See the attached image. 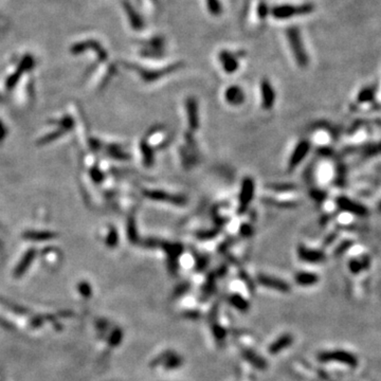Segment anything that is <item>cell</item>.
<instances>
[{"label": "cell", "mask_w": 381, "mask_h": 381, "mask_svg": "<svg viewBox=\"0 0 381 381\" xmlns=\"http://www.w3.org/2000/svg\"><path fill=\"white\" fill-rule=\"evenodd\" d=\"M286 37L287 40H288L291 53L294 55L298 66L301 68H306L309 64V56L307 54L306 48L304 47L300 29L296 27L287 29Z\"/></svg>", "instance_id": "6da1fadb"}, {"label": "cell", "mask_w": 381, "mask_h": 381, "mask_svg": "<svg viewBox=\"0 0 381 381\" xmlns=\"http://www.w3.org/2000/svg\"><path fill=\"white\" fill-rule=\"evenodd\" d=\"M315 4L306 2L301 4H278L270 9V14L278 20H286L296 16H303L313 13Z\"/></svg>", "instance_id": "7a4b0ae2"}, {"label": "cell", "mask_w": 381, "mask_h": 381, "mask_svg": "<svg viewBox=\"0 0 381 381\" xmlns=\"http://www.w3.org/2000/svg\"><path fill=\"white\" fill-rule=\"evenodd\" d=\"M182 66H183L182 62H177L171 64V65H167L166 67H162L160 69H145L137 65H133L132 68L134 70V71H137L139 73V75L141 76V79L145 81L146 83H151V82H156L164 78V76L174 73L180 68H182Z\"/></svg>", "instance_id": "3957f363"}, {"label": "cell", "mask_w": 381, "mask_h": 381, "mask_svg": "<svg viewBox=\"0 0 381 381\" xmlns=\"http://www.w3.org/2000/svg\"><path fill=\"white\" fill-rule=\"evenodd\" d=\"M255 192V182L251 177H245L243 179L242 186H240L239 196H238V208L237 213L239 215L247 212L249 206L253 200Z\"/></svg>", "instance_id": "277c9868"}, {"label": "cell", "mask_w": 381, "mask_h": 381, "mask_svg": "<svg viewBox=\"0 0 381 381\" xmlns=\"http://www.w3.org/2000/svg\"><path fill=\"white\" fill-rule=\"evenodd\" d=\"M336 206L340 211H342V212L358 216V217H366L368 213H370V211H368L365 206H363L362 203L355 201L347 196L337 197Z\"/></svg>", "instance_id": "5b68a950"}, {"label": "cell", "mask_w": 381, "mask_h": 381, "mask_svg": "<svg viewBox=\"0 0 381 381\" xmlns=\"http://www.w3.org/2000/svg\"><path fill=\"white\" fill-rule=\"evenodd\" d=\"M144 195L149 199L155 201H161V202H167L174 204L176 207H183L187 202L186 197L183 195H177L172 194L166 191L160 190H148L144 192Z\"/></svg>", "instance_id": "8992f818"}, {"label": "cell", "mask_w": 381, "mask_h": 381, "mask_svg": "<svg viewBox=\"0 0 381 381\" xmlns=\"http://www.w3.org/2000/svg\"><path fill=\"white\" fill-rule=\"evenodd\" d=\"M310 150V142L308 140H302L298 142L296 148L292 150V154L289 158L288 164H287V171L292 172L294 169L300 166L302 161L307 157L308 152Z\"/></svg>", "instance_id": "52a82bcc"}, {"label": "cell", "mask_w": 381, "mask_h": 381, "mask_svg": "<svg viewBox=\"0 0 381 381\" xmlns=\"http://www.w3.org/2000/svg\"><path fill=\"white\" fill-rule=\"evenodd\" d=\"M321 360L323 361H339L344 363L345 365H348L350 367H356L358 365V359L353 354L348 353L345 350H333V351H327L321 355Z\"/></svg>", "instance_id": "ba28073f"}, {"label": "cell", "mask_w": 381, "mask_h": 381, "mask_svg": "<svg viewBox=\"0 0 381 381\" xmlns=\"http://www.w3.org/2000/svg\"><path fill=\"white\" fill-rule=\"evenodd\" d=\"M184 105L189 130L191 132H197L199 128V108L197 99L193 97L187 98L185 99Z\"/></svg>", "instance_id": "9c48e42d"}, {"label": "cell", "mask_w": 381, "mask_h": 381, "mask_svg": "<svg viewBox=\"0 0 381 381\" xmlns=\"http://www.w3.org/2000/svg\"><path fill=\"white\" fill-rule=\"evenodd\" d=\"M262 107L266 110L271 109L275 104V90L268 79H263L260 83Z\"/></svg>", "instance_id": "30bf717a"}, {"label": "cell", "mask_w": 381, "mask_h": 381, "mask_svg": "<svg viewBox=\"0 0 381 381\" xmlns=\"http://www.w3.org/2000/svg\"><path fill=\"white\" fill-rule=\"evenodd\" d=\"M298 256L303 262L309 264H320L324 262L326 256L323 251L308 248L304 245H298Z\"/></svg>", "instance_id": "8fae6325"}, {"label": "cell", "mask_w": 381, "mask_h": 381, "mask_svg": "<svg viewBox=\"0 0 381 381\" xmlns=\"http://www.w3.org/2000/svg\"><path fill=\"white\" fill-rule=\"evenodd\" d=\"M218 61L221 64L224 71L228 74L236 72L239 68L238 55L228 50H221L218 53Z\"/></svg>", "instance_id": "7c38bea8"}, {"label": "cell", "mask_w": 381, "mask_h": 381, "mask_svg": "<svg viewBox=\"0 0 381 381\" xmlns=\"http://www.w3.org/2000/svg\"><path fill=\"white\" fill-rule=\"evenodd\" d=\"M226 102L231 106H240L246 101V95L242 87L237 85L229 86L225 91Z\"/></svg>", "instance_id": "4fadbf2b"}, {"label": "cell", "mask_w": 381, "mask_h": 381, "mask_svg": "<svg viewBox=\"0 0 381 381\" xmlns=\"http://www.w3.org/2000/svg\"><path fill=\"white\" fill-rule=\"evenodd\" d=\"M164 47H166V42H164L163 37H154L151 38L149 42H148V49L145 50L144 54L150 57H160L164 54V51H166Z\"/></svg>", "instance_id": "5bb4252c"}, {"label": "cell", "mask_w": 381, "mask_h": 381, "mask_svg": "<svg viewBox=\"0 0 381 381\" xmlns=\"http://www.w3.org/2000/svg\"><path fill=\"white\" fill-rule=\"evenodd\" d=\"M160 248H162L168 257L169 262L172 264H175V262L178 260V257L180 256L181 252H182L183 248L182 245L178 243H167V242H161Z\"/></svg>", "instance_id": "9a60e30c"}, {"label": "cell", "mask_w": 381, "mask_h": 381, "mask_svg": "<svg viewBox=\"0 0 381 381\" xmlns=\"http://www.w3.org/2000/svg\"><path fill=\"white\" fill-rule=\"evenodd\" d=\"M371 266V259L368 255L362 256L361 259H353L349 261L348 268L351 273L358 274L362 271L366 270L367 268H370Z\"/></svg>", "instance_id": "2e32d148"}, {"label": "cell", "mask_w": 381, "mask_h": 381, "mask_svg": "<svg viewBox=\"0 0 381 381\" xmlns=\"http://www.w3.org/2000/svg\"><path fill=\"white\" fill-rule=\"evenodd\" d=\"M376 91H377V87L375 85H368L363 87L359 91L358 97H357V102L359 104L374 102L375 97H376Z\"/></svg>", "instance_id": "e0dca14e"}, {"label": "cell", "mask_w": 381, "mask_h": 381, "mask_svg": "<svg viewBox=\"0 0 381 381\" xmlns=\"http://www.w3.org/2000/svg\"><path fill=\"white\" fill-rule=\"evenodd\" d=\"M259 281L263 285L271 287V288H274V289H279V290H283V291H286L287 289H288V286L286 285V283L282 282V281H280L278 279L267 277V275H260Z\"/></svg>", "instance_id": "ac0fdd59"}, {"label": "cell", "mask_w": 381, "mask_h": 381, "mask_svg": "<svg viewBox=\"0 0 381 381\" xmlns=\"http://www.w3.org/2000/svg\"><path fill=\"white\" fill-rule=\"evenodd\" d=\"M296 281L302 286H310L319 282V277L315 273L298 272L296 275Z\"/></svg>", "instance_id": "d6986e66"}, {"label": "cell", "mask_w": 381, "mask_h": 381, "mask_svg": "<svg viewBox=\"0 0 381 381\" xmlns=\"http://www.w3.org/2000/svg\"><path fill=\"white\" fill-rule=\"evenodd\" d=\"M360 154L363 158H364V159L381 155V141H379L377 143H372V144L363 146V149H362Z\"/></svg>", "instance_id": "ffe728a7"}, {"label": "cell", "mask_w": 381, "mask_h": 381, "mask_svg": "<svg viewBox=\"0 0 381 381\" xmlns=\"http://www.w3.org/2000/svg\"><path fill=\"white\" fill-rule=\"evenodd\" d=\"M141 152H142V156H143V163L145 164L146 166H151L152 164H154V150L149 146V144L143 141L141 143Z\"/></svg>", "instance_id": "44dd1931"}, {"label": "cell", "mask_w": 381, "mask_h": 381, "mask_svg": "<svg viewBox=\"0 0 381 381\" xmlns=\"http://www.w3.org/2000/svg\"><path fill=\"white\" fill-rule=\"evenodd\" d=\"M125 8H126V11L128 13V16H130V20L132 22L133 27L134 29H137V30L141 29L143 27V20L141 18V16H140L137 12L131 7L130 4H126Z\"/></svg>", "instance_id": "7402d4cb"}, {"label": "cell", "mask_w": 381, "mask_h": 381, "mask_svg": "<svg viewBox=\"0 0 381 381\" xmlns=\"http://www.w3.org/2000/svg\"><path fill=\"white\" fill-rule=\"evenodd\" d=\"M207 9L209 11V13L213 16H219L222 14V4L220 2V0H206Z\"/></svg>", "instance_id": "603a6c76"}, {"label": "cell", "mask_w": 381, "mask_h": 381, "mask_svg": "<svg viewBox=\"0 0 381 381\" xmlns=\"http://www.w3.org/2000/svg\"><path fill=\"white\" fill-rule=\"evenodd\" d=\"M269 190H271L275 193H287L292 192L297 190V186L291 183H273L268 186Z\"/></svg>", "instance_id": "cb8c5ba5"}, {"label": "cell", "mask_w": 381, "mask_h": 381, "mask_svg": "<svg viewBox=\"0 0 381 381\" xmlns=\"http://www.w3.org/2000/svg\"><path fill=\"white\" fill-rule=\"evenodd\" d=\"M256 14H257V17H259V19L261 21H265L266 20L268 15L270 14V8L268 7V4H267L266 1H264V0H262V1L259 2V4H257V8H256Z\"/></svg>", "instance_id": "d4e9b609"}, {"label": "cell", "mask_w": 381, "mask_h": 381, "mask_svg": "<svg viewBox=\"0 0 381 381\" xmlns=\"http://www.w3.org/2000/svg\"><path fill=\"white\" fill-rule=\"evenodd\" d=\"M266 202H268L269 204H272V206H274V207H278V208L290 209V208L297 207V203L295 201H279V200H275V199H272V198L267 199Z\"/></svg>", "instance_id": "484cf974"}, {"label": "cell", "mask_w": 381, "mask_h": 381, "mask_svg": "<svg viewBox=\"0 0 381 381\" xmlns=\"http://www.w3.org/2000/svg\"><path fill=\"white\" fill-rule=\"evenodd\" d=\"M240 234L245 237L251 236L252 234H253V228H252L249 224H243L240 226Z\"/></svg>", "instance_id": "4316f807"}, {"label": "cell", "mask_w": 381, "mask_h": 381, "mask_svg": "<svg viewBox=\"0 0 381 381\" xmlns=\"http://www.w3.org/2000/svg\"><path fill=\"white\" fill-rule=\"evenodd\" d=\"M310 194H312V197L315 199V200H318V201H323L326 198V193L321 190H314Z\"/></svg>", "instance_id": "83f0119b"}, {"label": "cell", "mask_w": 381, "mask_h": 381, "mask_svg": "<svg viewBox=\"0 0 381 381\" xmlns=\"http://www.w3.org/2000/svg\"><path fill=\"white\" fill-rule=\"evenodd\" d=\"M215 234H216V232L210 230V231H203V232L198 233L197 236L199 239H210V238H213Z\"/></svg>", "instance_id": "f1b7e54d"}, {"label": "cell", "mask_w": 381, "mask_h": 381, "mask_svg": "<svg viewBox=\"0 0 381 381\" xmlns=\"http://www.w3.org/2000/svg\"><path fill=\"white\" fill-rule=\"evenodd\" d=\"M350 246H351V242H349V240H348V242H344V243H342L341 245L339 246L338 247V249L336 250V253L338 254H341V253H343L344 251H347V250H348L349 248H350Z\"/></svg>", "instance_id": "f546056e"}, {"label": "cell", "mask_w": 381, "mask_h": 381, "mask_svg": "<svg viewBox=\"0 0 381 381\" xmlns=\"http://www.w3.org/2000/svg\"><path fill=\"white\" fill-rule=\"evenodd\" d=\"M377 212H378L379 214H381V200H380L379 203L377 204Z\"/></svg>", "instance_id": "4dcf8cb0"}]
</instances>
